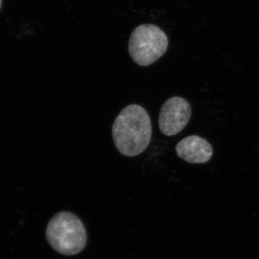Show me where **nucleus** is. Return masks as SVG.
Listing matches in <instances>:
<instances>
[{"label":"nucleus","mask_w":259,"mask_h":259,"mask_svg":"<svg viewBox=\"0 0 259 259\" xmlns=\"http://www.w3.org/2000/svg\"><path fill=\"white\" fill-rule=\"evenodd\" d=\"M192 110L187 100L180 97L167 100L160 111L158 125L162 134L173 136L180 133L190 120Z\"/></svg>","instance_id":"20e7f679"},{"label":"nucleus","mask_w":259,"mask_h":259,"mask_svg":"<svg viewBox=\"0 0 259 259\" xmlns=\"http://www.w3.org/2000/svg\"><path fill=\"white\" fill-rule=\"evenodd\" d=\"M2 6V0H0V8H1Z\"/></svg>","instance_id":"423d86ee"},{"label":"nucleus","mask_w":259,"mask_h":259,"mask_svg":"<svg viewBox=\"0 0 259 259\" xmlns=\"http://www.w3.org/2000/svg\"><path fill=\"white\" fill-rule=\"evenodd\" d=\"M179 157L190 163H207L212 158V146L207 141L197 136L182 139L176 146Z\"/></svg>","instance_id":"39448f33"},{"label":"nucleus","mask_w":259,"mask_h":259,"mask_svg":"<svg viewBox=\"0 0 259 259\" xmlns=\"http://www.w3.org/2000/svg\"><path fill=\"white\" fill-rule=\"evenodd\" d=\"M46 234L51 246L65 255L78 254L85 248L88 241L83 223L69 212H60L51 218Z\"/></svg>","instance_id":"f03ea898"},{"label":"nucleus","mask_w":259,"mask_h":259,"mask_svg":"<svg viewBox=\"0 0 259 259\" xmlns=\"http://www.w3.org/2000/svg\"><path fill=\"white\" fill-rule=\"evenodd\" d=\"M166 34L153 24H144L134 29L130 37L128 51L134 62L147 66L156 62L168 49Z\"/></svg>","instance_id":"7ed1b4c3"},{"label":"nucleus","mask_w":259,"mask_h":259,"mask_svg":"<svg viewBox=\"0 0 259 259\" xmlns=\"http://www.w3.org/2000/svg\"><path fill=\"white\" fill-rule=\"evenodd\" d=\"M112 132L115 147L121 154L129 157L139 156L151 142V118L141 105H130L117 115Z\"/></svg>","instance_id":"f257e3e1"}]
</instances>
